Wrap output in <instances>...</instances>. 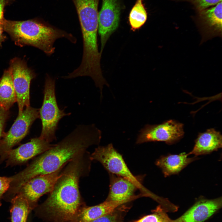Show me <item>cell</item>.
Masks as SVG:
<instances>
[{"mask_svg": "<svg viewBox=\"0 0 222 222\" xmlns=\"http://www.w3.org/2000/svg\"><path fill=\"white\" fill-rule=\"evenodd\" d=\"M101 132L94 124L80 125L57 143L40 154L24 169L11 176V184L18 190L37 175L54 172L64 166L90 146L99 144Z\"/></svg>", "mask_w": 222, "mask_h": 222, "instance_id": "1", "label": "cell"}, {"mask_svg": "<svg viewBox=\"0 0 222 222\" xmlns=\"http://www.w3.org/2000/svg\"><path fill=\"white\" fill-rule=\"evenodd\" d=\"M92 161L86 151L75 157L63 169L52 190L41 206L50 218L61 222L70 221L85 207L79 183L80 178L88 175Z\"/></svg>", "mask_w": 222, "mask_h": 222, "instance_id": "2", "label": "cell"}, {"mask_svg": "<svg viewBox=\"0 0 222 222\" xmlns=\"http://www.w3.org/2000/svg\"><path fill=\"white\" fill-rule=\"evenodd\" d=\"M0 24L16 44L21 47L31 45L48 55L54 52L53 44L57 39L65 38L73 43L76 41L72 34L37 20L17 21L4 19Z\"/></svg>", "mask_w": 222, "mask_h": 222, "instance_id": "3", "label": "cell"}, {"mask_svg": "<svg viewBox=\"0 0 222 222\" xmlns=\"http://www.w3.org/2000/svg\"><path fill=\"white\" fill-rule=\"evenodd\" d=\"M42 105L39 109L42 130L39 137L50 143L56 139L55 132L58 123L63 117L70 115L59 107L55 94V80L47 74Z\"/></svg>", "mask_w": 222, "mask_h": 222, "instance_id": "4", "label": "cell"}, {"mask_svg": "<svg viewBox=\"0 0 222 222\" xmlns=\"http://www.w3.org/2000/svg\"><path fill=\"white\" fill-rule=\"evenodd\" d=\"M92 160L100 162L109 173L126 178L132 182L137 187L143 196L153 199L157 195L149 191L141 184L130 171L122 156L118 152L110 143L106 146H99L90 155Z\"/></svg>", "mask_w": 222, "mask_h": 222, "instance_id": "5", "label": "cell"}, {"mask_svg": "<svg viewBox=\"0 0 222 222\" xmlns=\"http://www.w3.org/2000/svg\"><path fill=\"white\" fill-rule=\"evenodd\" d=\"M184 134L183 124L170 120L159 124L146 125L140 131L136 143L161 141L172 145L182 138Z\"/></svg>", "mask_w": 222, "mask_h": 222, "instance_id": "6", "label": "cell"}, {"mask_svg": "<svg viewBox=\"0 0 222 222\" xmlns=\"http://www.w3.org/2000/svg\"><path fill=\"white\" fill-rule=\"evenodd\" d=\"M9 68L12 77L19 115L24 108L30 106V85L35 75L24 61L18 58L11 60Z\"/></svg>", "mask_w": 222, "mask_h": 222, "instance_id": "7", "label": "cell"}, {"mask_svg": "<svg viewBox=\"0 0 222 222\" xmlns=\"http://www.w3.org/2000/svg\"><path fill=\"white\" fill-rule=\"evenodd\" d=\"M39 118V109L27 107L18 116L0 144V156L12 149L27 135L34 122Z\"/></svg>", "mask_w": 222, "mask_h": 222, "instance_id": "8", "label": "cell"}, {"mask_svg": "<svg viewBox=\"0 0 222 222\" xmlns=\"http://www.w3.org/2000/svg\"><path fill=\"white\" fill-rule=\"evenodd\" d=\"M121 11L120 0H102L98 14V31L100 36L101 53L110 35L118 28Z\"/></svg>", "mask_w": 222, "mask_h": 222, "instance_id": "9", "label": "cell"}, {"mask_svg": "<svg viewBox=\"0 0 222 222\" xmlns=\"http://www.w3.org/2000/svg\"><path fill=\"white\" fill-rule=\"evenodd\" d=\"M64 167L54 172L32 178L22 186L17 194L25 197L32 207L41 196L52 191Z\"/></svg>", "mask_w": 222, "mask_h": 222, "instance_id": "10", "label": "cell"}, {"mask_svg": "<svg viewBox=\"0 0 222 222\" xmlns=\"http://www.w3.org/2000/svg\"><path fill=\"white\" fill-rule=\"evenodd\" d=\"M52 145L39 137L34 138L29 142L16 148L11 149L1 156L0 163L5 160L7 166L24 163L46 151Z\"/></svg>", "mask_w": 222, "mask_h": 222, "instance_id": "11", "label": "cell"}, {"mask_svg": "<svg viewBox=\"0 0 222 222\" xmlns=\"http://www.w3.org/2000/svg\"><path fill=\"white\" fill-rule=\"evenodd\" d=\"M221 197L213 199L199 198L184 213L171 222H204L220 208Z\"/></svg>", "mask_w": 222, "mask_h": 222, "instance_id": "12", "label": "cell"}, {"mask_svg": "<svg viewBox=\"0 0 222 222\" xmlns=\"http://www.w3.org/2000/svg\"><path fill=\"white\" fill-rule=\"evenodd\" d=\"M109 190L106 200L125 203L140 197L142 194L134 195L137 187L129 179L109 173Z\"/></svg>", "mask_w": 222, "mask_h": 222, "instance_id": "13", "label": "cell"}, {"mask_svg": "<svg viewBox=\"0 0 222 222\" xmlns=\"http://www.w3.org/2000/svg\"><path fill=\"white\" fill-rule=\"evenodd\" d=\"M222 146L220 133L214 128L208 129L204 132L199 134L193 149L187 154L195 156L208 154L217 150Z\"/></svg>", "mask_w": 222, "mask_h": 222, "instance_id": "14", "label": "cell"}, {"mask_svg": "<svg viewBox=\"0 0 222 222\" xmlns=\"http://www.w3.org/2000/svg\"><path fill=\"white\" fill-rule=\"evenodd\" d=\"M188 156L185 152L179 154L162 156L156 161L155 164L161 169L166 177L178 174L188 164L198 158L195 156L189 158Z\"/></svg>", "mask_w": 222, "mask_h": 222, "instance_id": "15", "label": "cell"}, {"mask_svg": "<svg viewBox=\"0 0 222 222\" xmlns=\"http://www.w3.org/2000/svg\"><path fill=\"white\" fill-rule=\"evenodd\" d=\"M200 21L207 37L221 35L222 2L214 7L200 11Z\"/></svg>", "mask_w": 222, "mask_h": 222, "instance_id": "16", "label": "cell"}, {"mask_svg": "<svg viewBox=\"0 0 222 222\" xmlns=\"http://www.w3.org/2000/svg\"><path fill=\"white\" fill-rule=\"evenodd\" d=\"M123 204L121 202L105 200L95 206L85 207L73 222H91L113 212Z\"/></svg>", "mask_w": 222, "mask_h": 222, "instance_id": "17", "label": "cell"}, {"mask_svg": "<svg viewBox=\"0 0 222 222\" xmlns=\"http://www.w3.org/2000/svg\"><path fill=\"white\" fill-rule=\"evenodd\" d=\"M16 101L12 77L9 68L5 71L0 79V105L9 110Z\"/></svg>", "mask_w": 222, "mask_h": 222, "instance_id": "18", "label": "cell"}, {"mask_svg": "<svg viewBox=\"0 0 222 222\" xmlns=\"http://www.w3.org/2000/svg\"><path fill=\"white\" fill-rule=\"evenodd\" d=\"M11 201V222H26L32 208L27 200L21 195L17 194L12 198Z\"/></svg>", "mask_w": 222, "mask_h": 222, "instance_id": "19", "label": "cell"}, {"mask_svg": "<svg viewBox=\"0 0 222 222\" xmlns=\"http://www.w3.org/2000/svg\"><path fill=\"white\" fill-rule=\"evenodd\" d=\"M147 18V14L143 0H136L129 16L131 30L135 31L140 29L145 23Z\"/></svg>", "mask_w": 222, "mask_h": 222, "instance_id": "20", "label": "cell"}, {"mask_svg": "<svg viewBox=\"0 0 222 222\" xmlns=\"http://www.w3.org/2000/svg\"><path fill=\"white\" fill-rule=\"evenodd\" d=\"M166 211L159 205L152 210V214L130 222H171L172 220L168 216Z\"/></svg>", "mask_w": 222, "mask_h": 222, "instance_id": "21", "label": "cell"}, {"mask_svg": "<svg viewBox=\"0 0 222 222\" xmlns=\"http://www.w3.org/2000/svg\"><path fill=\"white\" fill-rule=\"evenodd\" d=\"M116 209L113 212L91 222H122V214L120 211L116 210Z\"/></svg>", "mask_w": 222, "mask_h": 222, "instance_id": "22", "label": "cell"}, {"mask_svg": "<svg viewBox=\"0 0 222 222\" xmlns=\"http://www.w3.org/2000/svg\"><path fill=\"white\" fill-rule=\"evenodd\" d=\"M200 11L221 2L222 0H189Z\"/></svg>", "mask_w": 222, "mask_h": 222, "instance_id": "23", "label": "cell"}, {"mask_svg": "<svg viewBox=\"0 0 222 222\" xmlns=\"http://www.w3.org/2000/svg\"><path fill=\"white\" fill-rule=\"evenodd\" d=\"M9 115V111L0 105V144L5 134L4 132L5 124Z\"/></svg>", "mask_w": 222, "mask_h": 222, "instance_id": "24", "label": "cell"}, {"mask_svg": "<svg viewBox=\"0 0 222 222\" xmlns=\"http://www.w3.org/2000/svg\"><path fill=\"white\" fill-rule=\"evenodd\" d=\"M12 181L10 177L0 176V205L1 200L3 195L8 190Z\"/></svg>", "mask_w": 222, "mask_h": 222, "instance_id": "25", "label": "cell"}, {"mask_svg": "<svg viewBox=\"0 0 222 222\" xmlns=\"http://www.w3.org/2000/svg\"><path fill=\"white\" fill-rule=\"evenodd\" d=\"M10 0H0V24L4 19V10L5 6L9 2Z\"/></svg>", "mask_w": 222, "mask_h": 222, "instance_id": "26", "label": "cell"}, {"mask_svg": "<svg viewBox=\"0 0 222 222\" xmlns=\"http://www.w3.org/2000/svg\"><path fill=\"white\" fill-rule=\"evenodd\" d=\"M3 29L0 24V47L1 46L2 42L4 41L6 39V36L3 34Z\"/></svg>", "mask_w": 222, "mask_h": 222, "instance_id": "27", "label": "cell"}]
</instances>
